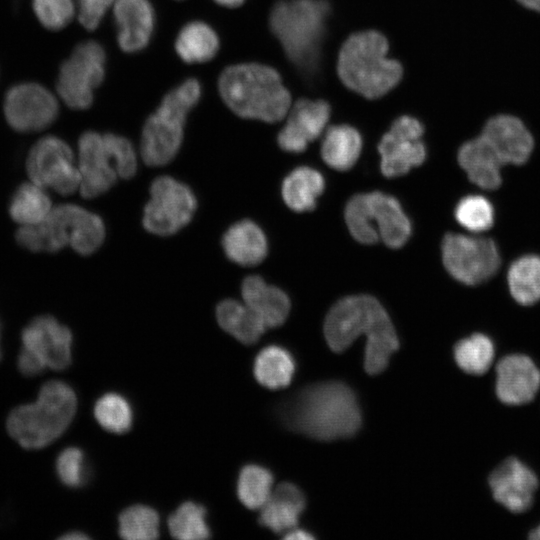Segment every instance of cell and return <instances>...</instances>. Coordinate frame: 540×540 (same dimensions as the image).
Masks as SVG:
<instances>
[{
	"instance_id": "3957f363",
	"label": "cell",
	"mask_w": 540,
	"mask_h": 540,
	"mask_svg": "<svg viewBox=\"0 0 540 540\" xmlns=\"http://www.w3.org/2000/svg\"><path fill=\"white\" fill-rule=\"evenodd\" d=\"M218 91L238 117L270 124L283 121L293 102L280 72L259 61L226 67L219 75Z\"/></svg>"
},
{
	"instance_id": "4316f807",
	"label": "cell",
	"mask_w": 540,
	"mask_h": 540,
	"mask_svg": "<svg viewBox=\"0 0 540 540\" xmlns=\"http://www.w3.org/2000/svg\"><path fill=\"white\" fill-rule=\"evenodd\" d=\"M174 47L182 61L188 64L204 63L216 56L220 41L210 25L194 20L180 29Z\"/></svg>"
},
{
	"instance_id": "7c38bea8",
	"label": "cell",
	"mask_w": 540,
	"mask_h": 540,
	"mask_svg": "<svg viewBox=\"0 0 540 540\" xmlns=\"http://www.w3.org/2000/svg\"><path fill=\"white\" fill-rule=\"evenodd\" d=\"M442 261L447 272L466 285L487 281L501 264L498 247L491 238L457 233L444 236Z\"/></svg>"
},
{
	"instance_id": "ab89813d",
	"label": "cell",
	"mask_w": 540,
	"mask_h": 540,
	"mask_svg": "<svg viewBox=\"0 0 540 540\" xmlns=\"http://www.w3.org/2000/svg\"><path fill=\"white\" fill-rule=\"evenodd\" d=\"M32 6L39 22L52 31L65 28L76 13L73 0H32Z\"/></svg>"
},
{
	"instance_id": "c3c4849f",
	"label": "cell",
	"mask_w": 540,
	"mask_h": 540,
	"mask_svg": "<svg viewBox=\"0 0 540 540\" xmlns=\"http://www.w3.org/2000/svg\"><path fill=\"white\" fill-rule=\"evenodd\" d=\"M0 343H1V323H0ZM2 358V351H1V345H0V360Z\"/></svg>"
},
{
	"instance_id": "7a4b0ae2",
	"label": "cell",
	"mask_w": 540,
	"mask_h": 540,
	"mask_svg": "<svg viewBox=\"0 0 540 540\" xmlns=\"http://www.w3.org/2000/svg\"><path fill=\"white\" fill-rule=\"evenodd\" d=\"M281 416L291 430L320 441L349 438L362 424L357 397L341 381L319 382L299 390L284 403Z\"/></svg>"
},
{
	"instance_id": "30bf717a",
	"label": "cell",
	"mask_w": 540,
	"mask_h": 540,
	"mask_svg": "<svg viewBox=\"0 0 540 540\" xmlns=\"http://www.w3.org/2000/svg\"><path fill=\"white\" fill-rule=\"evenodd\" d=\"M105 63L100 43L87 40L77 44L59 68L56 90L61 100L71 109H88L105 77Z\"/></svg>"
},
{
	"instance_id": "d590c367",
	"label": "cell",
	"mask_w": 540,
	"mask_h": 540,
	"mask_svg": "<svg viewBox=\"0 0 540 540\" xmlns=\"http://www.w3.org/2000/svg\"><path fill=\"white\" fill-rule=\"evenodd\" d=\"M119 535L127 540H152L159 536L160 519L152 507L136 504L121 512Z\"/></svg>"
},
{
	"instance_id": "e575fe53",
	"label": "cell",
	"mask_w": 540,
	"mask_h": 540,
	"mask_svg": "<svg viewBox=\"0 0 540 540\" xmlns=\"http://www.w3.org/2000/svg\"><path fill=\"white\" fill-rule=\"evenodd\" d=\"M272 473L256 464L244 466L237 480V495L248 509H261L273 490Z\"/></svg>"
},
{
	"instance_id": "83f0119b",
	"label": "cell",
	"mask_w": 540,
	"mask_h": 540,
	"mask_svg": "<svg viewBox=\"0 0 540 540\" xmlns=\"http://www.w3.org/2000/svg\"><path fill=\"white\" fill-rule=\"evenodd\" d=\"M220 327L243 344L256 343L267 329L260 318L243 302L225 299L216 307Z\"/></svg>"
},
{
	"instance_id": "52a82bcc",
	"label": "cell",
	"mask_w": 540,
	"mask_h": 540,
	"mask_svg": "<svg viewBox=\"0 0 540 540\" xmlns=\"http://www.w3.org/2000/svg\"><path fill=\"white\" fill-rule=\"evenodd\" d=\"M201 84L189 78L165 94L157 109L146 119L140 152L149 166L168 164L180 150L189 112L201 97Z\"/></svg>"
},
{
	"instance_id": "836d02e7",
	"label": "cell",
	"mask_w": 540,
	"mask_h": 540,
	"mask_svg": "<svg viewBox=\"0 0 540 540\" xmlns=\"http://www.w3.org/2000/svg\"><path fill=\"white\" fill-rule=\"evenodd\" d=\"M167 523L170 534L177 539H207L211 535L206 508L193 501L182 503L169 516Z\"/></svg>"
},
{
	"instance_id": "cb8c5ba5",
	"label": "cell",
	"mask_w": 540,
	"mask_h": 540,
	"mask_svg": "<svg viewBox=\"0 0 540 540\" xmlns=\"http://www.w3.org/2000/svg\"><path fill=\"white\" fill-rule=\"evenodd\" d=\"M306 506L303 492L294 484L280 483L262 506L259 523L275 533L297 527Z\"/></svg>"
},
{
	"instance_id": "4dcf8cb0",
	"label": "cell",
	"mask_w": 540,
	"mask_h": 540,
	"mask_svg": "<svg viewBox=\"0 0 540 540\" xmlns=\"http://www.w3.org/2000/svg\"><path fill=\"white\" fill-rule=\"evenodd\" d=\"M507 282L511 296L521 305L540 300V256L524 255L509 267Z\"/></svg>"
},
{
	"instance_id": "8992f818",
	"label": "cell",
	"mask_w": 540,
	"mask_h": 540,
	"mask_svg": "<svg viewBox=\"0 0 540 540\" xmlns=\"http://www.w3.org/2000/svg\"><path fill=\"white\" fill-rule=\"evenodd\" d=\"M77 408L74 390L65 382L43 384L35 403L14 408L6 422L7 431L22 447L42 448L68 428Z\"/></svg>"
},
{
	"instance_id": "8d00e7d4",
	"label": "cell",
	"mask_w": 540,
	"mask_h": 540,
	"mask_svg": "<svg viewBox=\"0 0 540 540\" xmlns=\"http://www.w3.org/2000/svg\"><path fill=\"white\" fill-rule=\"evenodd\" d=\"M94 417L105 430L122 434L133 423V410L128 400L115 392L102 395L94 405Z\"/></svg>"
},
{
	"instance_id": "5b68a950",
	"label": "cell",
	"mask_w": 540,
	"mask_h": 540,
	"mask_svg": "<svg viewBox=\"0 0 540 540\" xmlns=\"http://www.w3.org/2000/svg\"><path fill=\"white\" fill-rule=\"evenodd\" d=\"M105 235L99 215L78 205L62 204L52 208L40 223L20 227L15 237L20 246L32 252H57L69 245L86 256L99 249Z\"/></svg>"
},
{
	"instance_id": "1f68e13d",
	"label": "cell",
	"mask_w": 540,
	"mask_h": 540,
	"mask_svg": "<svg viewBox=\"0 0 540 540\" xmlns=\"http://www.w3.org/2000/svg\"><path fill=\"white\" fill-rule=\"evenodd\" d=\"M453 356L455 363L463 372L480 376L491 368L495 347L487 335L473 333L455 344Z\"/></svg>"
},
{
	"instance_id": "60d3db41",
	"label": "cell",
	"mask_w": 540,
	"mask_h": 540,
	"mask_svg": "<svg viewBox=\"0 0 540 540\" xmlns=\"http://www.w3.org/2000/svg\"><path fill=\"white\" fill-rule=\"evenodd\" d=\"M115 0H76V13L80 24L87 30H95Z\"/></svg>"
},
{
	"instance_id": "2e32d148",
	"label": "cell",
	"mask_w": 540,
	"mask_h": 540,
	"mask_svg": "<svg viewBox=\"0 0 540 540\" xmlns=\"http://www.w3.org/2000/svg\"><path fill=\"white\" fill-rule=\"evenodd\" d=\"M331 117L332 107L325 99H294L277 135L279 147L290 153L303 152L324 133Z\"/></svg>"
},
{
	"instance_id": "d6986e66",
	"label": "cell",
	"mask_w": 540,
	"mask_h": 540,
	"mask_svg": "<svg viewBox=\"0 0 540 540\" xmlns=\"http://www.w3.org/2000/svg\"><path fill=\"white\" fill-rule=\"evenodd\" d=\"M495 394L506 405L530 403L540 389V369L531 357L513 353L495 366Z\"/></svg>"
},
{
	"instance_id": "74e56055",
	"label": "cell",
	"mask_w": 540,
	"mask_h": 540,
	"mask_svg": "<svg viewBox=\"0 0 540 540\" xmlns=\"http://www.w3.org/2000/svg\"><path fill=\"white\" fill-rule=\"evenodd\" d=\"M454 215L462 227L474 233L486 231L494 223V208L482 195H467L460 199Z\"/></svg>"
},
{
	"instance_id": "ee69618b",
	"label": "cell",
	"mask_w": 540,
	"mask_h": 540,
	"mask_svg": "<svg viewBox=\"0 0 540 540\" xmlns=\"http://www.w3.org/2000/svg\"><path fill=\"white\" fill-rule=\"evenodd\" d=\"M218 5L226 8H238L242 6L246 0H214Z\"/></svg>"
},
{
	"instance_id": "9c48e42d",
	"label": "cell",
	"mask_w": 540,
	"mask_h": 540,
	"mask_svg": "<svg viewBox=\"0 0 540 540\" xmlns=\"http://www.w3.org/2000/svg\"><path fill=\"white\" fill-rule=\"evenodd\" d=\"M344 216L351 235L362 244L381 240L388 247L399 248L411 235V223L398 200L382 192L354 195Z\"/></svg>"
},
{
	"instance_id": "277c9868",
	"label": "cell",
	"mask_w": 540,
	"mask_h": 540,
	"mask_svg": "<svg viewBox=\"0 0 540 540\" xmlns=\"http://www.w3.org/2000/svg\"><path fill=\"white\" fill-rule=\"evenodd\" d=\"M387 37L375 29L351 33L341 44L336 73L342 84L366 99L386 95L401 81L402 63L389 57Z\"/></svg>"
},
{
	"instance_id": "d4e9b609",
	"label": "cell",
	"mask_w": 540,
	"mask_h": 540,
	"mask_svg": "<svg viewBox=\"0 0 540 540\" xmlns=\"http://www.w3.org/2000/svg\"><path fill=\"white\" fill-rule=\"evenodd\" d=\"M221 243L228 259L241 266L257 265L268 253L264 232L251 220H241L230 226Z\"/></svg>"
},
{
	"instance_id": "9a60e30c",
	"label": "cell",
	"mask_w": 540,
	"mask_h": 540,
	"mask_svg": "<svg viewBox=\"0 0 540 540\" xmlns=\"http://www.w3.org/2000/svg\"><path fill=\"white\" fill-rule=\"evenodd\" d=\"M8 124L18 132H35L50 126L58 117L57 98L37 83H21L11 87L4 99Z\"/></svg>"
},
{
	"instance_id": "7402d4cb",
	"label": "cell",
	"mask_w": 540,
	"mask_h": 540,
	"mask_svg": "<svg viewBox=\"0 0 540 540\" xmlns=\"http://www.w3.org/2000/svg\"><path fill=\"white\" fill-rule=\"evenodd\" d=\"M457 159L469 180L478 187L494 190L501 185L504 164L482 135L465 142L458 150Z\"/></svg>"
},
{
	"instance_id": "4fadbf2b",
	"label": "cell",
	"mask_w": 540,
	"mask_h": 540,
	"mask_svg": "<svg viewBox=\"0 0 540 540\" xmlns=\"http://www.w3.org/2000/svg\"><path fill=\"white\" fill-rule=\"evenodd\" d=\"M33 183L68 195L80 187L81 174L71 147L61 138L45 136L31 148L26 162Z\"/></svg>"
},
{
	"instance_id": "5bb4252c",
	"label": "cell",
	"mask_w": 540,
	"mask_h": 540,
	"mask_svg": "<svg viewBox=\"0 0 540 540\" xmlns=\"http://www.w3.org/2000/svg\"><path fill=\"white\" fill-rule=\"evenodd\" d=\"M424 131L422 122L410 114H401L393 119L377 146L381 171L386 177L404 175L425 161Z\"/></svg>"
},
{
	"instance_id": "bcb514c9",
	"label": "cell",
	"mask_w": 540,
	"mask_h": 540,
	"mask_svg": "<svg viewBox=\"0 0 540 540\" xmlns=\"http://www.w3.org/2000/svg\"><path fill=\"white\" fill-rule=\"evenodd\" d=\"M64 540H81V539H88L89 537L80 531H70L63 536L60 537Z\"/></svg>"
},
{
	"instance_id": "8fae6325",
	"label": "cell",
	"mask_w": 540,
	"mask_h": 540,
	"mask_svg": "<svg viewBox=\"0 0 540 540\" xmlns=\"http://www.w3.org/2000/svg\"><path fill=\"white\" fill-rule=\"evenodd\" d=\"M196 209L197 199L188 185L171 176H160L150 186L142 223L152 234L170 236L192 220Z\"/></svg>"
},
{
	"instance_id": "603a6c76",
	"label": "cell",
	"mask_w": 540,
	"mask_h": 540,
	"mask_svg": "<svg viewBox=\"0 0 540 540\" xmlns=\"http://www.w3.org/2000/svg\"><path fill=\"white\" fill-rule=\"evenodd\" d=\"M243 302L260 318L266 328L282 325L290 311V300L281 289L267 284L260 276L246 277L241 285Z\"/></svg>"
},
{
	"instance_id": "ac0fdd59",
	"label": "cell",
	"mask_w": 540,
	"mask_h": 540,
	"mask_svg": "<svg viewBox=\"0 0 540 540\" xmlns=\"http://www.w3.org/2000/svg\"><path fill=\"white\" fill-rule=\"evenodd\" d=\"M23 347L36 355L46 367L66 369L71 363L72 333L54 317H35L21 333Z\"/></svg>"
},
{
	"instance_id": "f6af8a7d",
	"label": "cell",
	"mask_w": 540,
	"mask_h": 540,
	"mask_svg": "<svg viewBox=\"0 0 540 540\" xmlns=\"http://www.w3.org/2000/svg\"><path fill=\"white\" fill-rule=\"evenodd\" d=\"M522 6L532 11L540 12V0H516Z\"/></svg>"
},
{
	"instance_id": "f1b7e54d",
	"label": "cell",
	"mask_w": 540,
	"mask_h": 540,
	"mask_svg": "<svg viewBox=\"0 0 540 540\" xmlns=\"http://www.w3.org/2000/svg\"><path fill=\"white\" fill-rule=\"evenodd\" d=\"M325 181L313 168L301 166L294 169L283 181L282 197L286 205L296 212L313 210L322 194Z\"/></svg>"
},
{
	"instance_id": "ba28073f",
	"label": "cell",
	"mask_w": 540,
	"mask_h": 540,
	"mask_svg": "<svg viewBox=\"0 0 540 540\" xmlns=\"http://www.w3.org/2000/svg\"><path fill=\"white\" fill-rule=\"evenodd\" d=\"M132 143L114 133L86 131L78 140L79 191L84 198L107 192L118 178L129 179L137 171Z\"/></svg>"
},
{
	"instance_id": "d6a6232c",
	"label": "cell",
	"mask_w": 540,
	"mask_h": 540,
	"mask_svg": "<svg viewBox=\"0 0 540 540\" xmlns=\"http://www.w3.org/2000/svg\"><path fill=\"white\" fill-rule=\"evenodd\" d=\"M51 200L44 188L35 183H23L14 192L9 213L15 222L33 225L43 221L51 211Z\"/></svg>"
},
{
	"instance_id": "7dc6e473",
	"label": "cell",
	"mask_w": 540,
	"mask_h": 540,
	"mask_svg": "<svg viewBox=\"0 0 540 540\" xmlns=\"http://www.w3.org/2000/svg\"><path fill=\"white\" fill-rule=\"evenodd\" d=\"M529 539L540 540V525L530 531Z\"/></svg>"
},
{
	"instance_id": "44dd1931",
	"label": "cell",
	"mask_w": 540,
	"mask_h": 540,
	"mask_svg": "<svg viewBox=\"0 0 540 540\" xmlns=\"http://www.w3.org/2000/svg\"><path fill=\"white\" fill-rule=\"evenodd\" d=\"M481 135L503 164H524L533 151L532 134L519 118L512 115L500 114L490 118Z\"/></svg>"
},
{
	"instance_id": "e0dca14e",
	"label": "cell",
	"mask_w": 540,
	"mask_h": 540,
	"mask_svg": "<svg viewBox=\"0 0 540 540\" xmlns=\"http://www.w3.org/2000/svg\"><path fill=\"white\" fill-rule=\"evenodd\" d=\"M488 485L497 503L512 513H523L531 508L539 481L532 469L511 456L490 473Z\"/></svg>"
},
{
	"instance_id": "6da1fadb",
	"label": "cell",
	"mask_w": 540,
	"mask_h": 540,
	"mask_svg": "<svg viewBox=\"0 0 540 540\" xmlns=\"http://www.w3.org/2000/svg\"><path fill=\"white\" fill-rule=\"evenodd\" d=\"M329 348L341 353L356 338L366 336L364 368L370 375L383 372L391 355L399 348V339L389 315L370 295H352L340 299L329 310L324 322Z\"/></svg>"
},
{
	"instance_id": "f546056e",
	"label": "cell",
	"mask_w": 540,
	"mask_h": 540,
	"mask_svg": "<svg viewBox=\"0 0 540 540\" xmlns=\"http://www.w3.org/2000/svg\"><path fill=\"white\" fill-rule=\"evenodd\" d=\"M254 377L268 389L288 386L295 373V361L291 353L278 345L264 347L256 356L253 365Z\"/></svg>"
},
{
	"instance_id": "7bdbcfd3",
	"label": "cell",
	"mask_w": 540,
	"mask_h": 540,
	"mask_svg": "<svg viewBox=\"0 0 540 540\" xmlns=\"http://www.w3.org/2000/svg\"><path fill=\"white\" fill-rule=\"evenodd\" d=\"M284 538L287 540H312L315 538V536L306 530L298 529L296 527L288 531Z\"/></svg>"
},
{
	"instance_id": "ffe728a7",
	"label": "cell",
	"mask_w": 540,
	"mask_h": 540,
	"mask_svg": "<svg viewBox=\"0 0 540 540\" xmlns=\"http://www.w3.org/2000/svg\"><path fill=\"white\" fill-rule=\"evenodd\" d=\"M117 43L126 53L147 47L155 27V11L149 0H115L112 6Z\"/></svg>"
},
{
	"instance_id": "f35d334b",
	"label": "cell",
	"mask_w": 540,
	"mask_h": 540,
	"mask_svg": "<svg viewBox=\"0 0 540 540\" xmlns=\"http://www.w3.org/2000/svg\"><path fill=\"white\" fill-rule=\"evenodd\" d=\"M56 472L60 481L70 488L86 484L89 468L84 452L78 447L62 450L56 459Z\"/></svg>"
},
{
	"instance_id": "484cf974",
	"label": "cell",
	"mask_w": 540,
	"mask_h": 540,
	"mask_svg": "<svg viewBox=\"0 0 540 540\" xmlns=\"http://www.w3.org/2000/svg\"><path fill=\"white\" fill-rule=\"evenodd\" d=\"M360 132L350 124H334L326 128L321 141V157L331 168L338 171L350 169L362 150Z\"/></svg>"
},
{
	"instance_id": "b9f144b4",
	"label": "cell",
	"mask_w": 540,
	"mask_h": 540,
	"mask_svg": "<svg viewBox=\"0 0 540 540\" xmlns=\"http://www.w3.org/2000/svg\"><path fill=\"white\" fill-rule=\"evenodd\" d=\"M18 369L24 376L31 377L40 374L45 369V364L32 352L21 348L17 361Z\"/></svg>"
}]
</instances>
